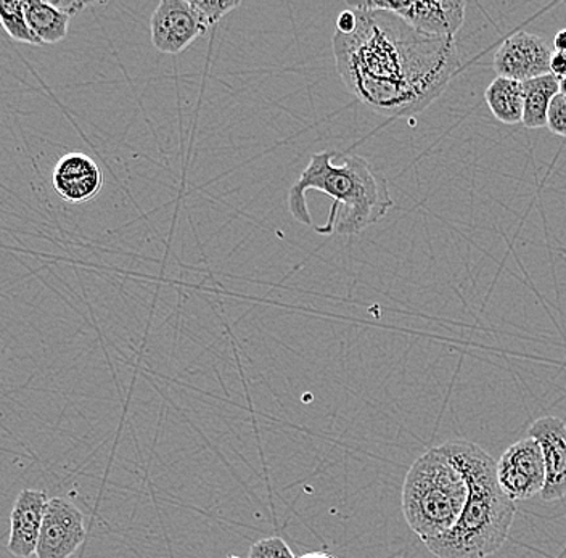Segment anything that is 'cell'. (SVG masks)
<instances>
[{"instance_id":"8992f818","label":"cell","mask_w":566,"mask_h":558,"mask_svg":"<svg viewBox=\"0 0 566 558\" xmlns=\"http://www.w3.org/2000/svg\"><path fill=\"white\" fill-rule=\"evenodd\" d=\"M371 10H387L428 36L454 38L465 21V0H437V2H389L369 0L359 2Z\"/></svg>"},{"instance_id":"603a6c76","label":"cell","mask_w":566,"mask_h":558,"mask_svg":"<svg viewBox=\"0 0 566 558\" xmlns=\"http://www.w3.org/2000/svg\"><path fill=\"white\" fill-rule=\"evenodd\" d=\"M560 94L566 98V80L560 81Z\"/></svg>"},{"instance_id":"7a4b0ae2","label":"cell","mask_w":566,"mask_h":558,"mask_svg":"<svg viewBox=\"0 0 566 558\" xmlns=\"http://www.w3.org/2000/svg\"><path fill=\"white\" fill-rule=\"evenodd\" d=\"M336 151L313 154L289 192V210L300 224H313L306 193L318 190L334 199L324 225H316L321 235H356L377 224L391 210L388 182L366 158L346 155L335 165Z\"/></svg>"},{"instance_id":"d6986e66","label":"cell","mask_w":566,"mask_h":558,"mask_svg":"<svg viewBox=\"0 0 566 558\" xmlns=\"http://www.w3.org/2000/svg\"><path fill=\"white\" fill-rule=\"evenodd\" d=\"M547 127L555 136L566 137V98L558 94L548 109Z\"/></svg>"},{"instance_id":"30bf717a","label":"cell","mask_w":566,"mask_h":558,"mask_svg":"<svg viewBox=\"0 0 566 558\" xmlns=\"http://www.w3.org/2000/svg\"><path fill=\"white\" fill-rule=\"evenodd\" d=\"M52 187L66 203H87L101 193L104 172L94 158L81 151H71L53 166Z\"/></svg>"},{"instance_id":"ffe728a7","label":"cell","mask_w":566,"mask_h":558,"mask_svg":"<svg viewBox=\"0 0 566 558\" xmlns=\"http://www.w3.org/2000/svg\"><path fill=\"white\" fill-rule=\"evenodd\" d=\"M551 73L554 74V76L557 77V80H566L565 54H558V52H555L554 56H552Z\"/></svg>"},{"instance_id":"ac0fdd59","label":"cell","mask_w":566,"mask_h":558,"mask_svg":"<svg viewBox=\"0 0 566 558\" xmlns=\"http://www.w3.org/2000/svg\"><path fill=\"white\" fill-rule=\"evenodd\" d=\"M250 558H296L289 544L282 538L256 540L251 546Z\"/></svg>"},{"instance_id":"e0dca14e","label":"cell","mask_w":566,"mask_h":558,"mask_svg":"<svg viewBox=\"0 0 566 558\" xmlns=\"http://www.w3.org/2000/svg\"><path fill=\"white\" fill-rule=\"evenodd\" d=\"M195 12L205 27L210 28L218 24L226 15L242 6L240 0H218V2H207V0H192Z\"/></svg>"},{"instance_id":"7c38bea8","label":"cell","mask_w":566,"mask_h":558,"mask_svg":"<svg viewBox=\"0 0 566 558\" xmlns=\"http://www.w3.org/2000/svg\"><path fill=\"white\" fill-rule=\"evenodd\" d=\"M45 491L23 489L17 497L10 515L9 552L13 557L28 558L38 550L42 523L48 510Z\"/></svg>"},{"instance_id":"ba28073f","label":"cell","mask_w":566,"mask_h":558,"mask_svg":"<svg viewBox=\"0 0 566 558\" xmlns=\"http://www.w3.org/2000/svg\"><path fill=\"white\" fill-rule=\"evenodd\" d=\"M207 31L192 0H161L150 20L151 44L161 54H180Z\"/></svg>"},{"instance_id":"4fadbf2b","label":"cell","mask_w":566,"mask_h":558,"mask_svg":"<svg viewBox=\"0 0 566 558\" xmlns=\"http://www.w3.org/2000/svg\"><path fill=\"white\" fill-rule=\"evenodd\" d=\"M88 6L77 0H24V17L42 45L59 44L69 36L71 19Z\"/></svg>"},{"instance_id":"9a60e30c","label":"cell","mask_w":566,"mask_h":558,"mask_svg":"<svg viewBox=\"0 0 566 558\" xmlns=\"http://www.w3.org/2000/svg\"><path fill=\"white\" fill-rule=\"evenodd\" d=\"M488 108L493 113L497 122L504 125H518L523 123V83L509 77L497 76L484 92Z\"/></svg>"},{"instance_id":"9c48e42d","label":"cell","mask_w":566,"mask_h":558,"mask_svg":"<svg viewBox=\"0 0 566 558\" xmlns=\"http://www.w3.org/2000/svg\"><path fill=\"white\" fill-rule=\"evenodd\" d=\"M86 538L80 508L63 497L49 501L39 538L38 558H70Z\"/></svg>"},{"instance_id":"44dd1931","label":"cell","mask_w":566,"mask_h":558,"mask_svg":"<svg viewBox=\"0 0 566 558\" xmlns=\"http://www.w3.org/2000/svg\"><path fill=\"white\" fill-rule=\"evenodd\" d=\"M554 51L558 52V54L566 55V30H562L560 33L555 34Z\"/></svg>"},{"instance_id":"2e32d148","label":"cell","mask_w":566,"mask_h":558,"mask_svg":"<svg viewBox=\"0 0 566 558\" xmlns=\"http://www.w3.org/2000/svg\"><path fill=\"white\" fill-rule=\"evenodd\" d=\"M0 21H2L3 30L13 41L21 44L42 45L39 39L34 36L30 30L24 17V0H3L0 3Z\"/></svg>"},{"instance_id":"cb8c5ba5","label":"cell","mask_w":566,"mask_h":558,"mask_svg":"<svg viewBox=\"0 0 566 558\" xmlns=\"http://www.w3.org/2000/svg\"><path fill=\"white\" fill-rule=\"evenodd\" d=\"M228 558H240V557H233V556H230V557H228Z\"/></svg>"},{"instance_id":"277c9868","label":"cell","mask_w":566,"mask_h":558,"mask_svg":"<svg viewBox=\"0 0 566 558\" xmlns=\"http://www.w3.org/2000/svg\"><path fill=\"white\" fill-rule=\"evenodd\" d=\"M469 499L465 476L442 448H431L407 472L402 514L422 543L454 528Z\"/></svg>"},{"instance_id":"8fae6325","label":"cell","mask_w":566,"mask_h":558,"mask_svg":"<svg viewBox=\"0 0 566 558\" xmlns=\"http://www.w3.org/2000/svg\"><path fill=\"white\" fill-rule=\"evenodd\" d=\"M530 436L539 443L546 462L547 482L541 497L557 503L566 496V425L558 417H543L531 425Z\"/></svg>"},{"instance_id":"5bb4252c","label":"cell","mask_w":566,"mask_h":558,"mask_svg":"<svg viewBox=\"0 0 566 558\" xmlns=\"http://www.w3.org/2000/svg\"><path fill=\"white\" fill-rule=\"evenodd\" d=\"M558 94H560V80L552 73L523 83V98H525L523 125L528 129L547 127L548 109Z\"/></svg>"},{"instance_id":"5b68a950","label":"cell","mask_w":566,"mask_h":558,"mask_svg":"<svg viewBox=\"0 0 566 558\" xmlns=\"http://www.w3.org/2000/svg\"><path fill=\"white\" fill-rule=\"evenodd\" d=\"M497 482L513 503L543 493L547 482L543 450L534 438L512 444L497 461Z\"/></svg>"},{"instance_id":"6da1fadb","label":"cell","mask_w":566,"mask_h":558,"mask_svg":"<svg viewBox=\"0 0 566 558\" xmlns=\"http://www.w3.org/2000/svg\"><path fill=\"white\" fill-rule=\"evenodd\" d=\"M349 7L356 24L332 39L349 94L391 118L417 115L444 94L460 70L454 38L428 36L387 10Z\"/></svg>"},{"instance_id":"7402d4cb","label":"cell","mask_w":566,"mask_h":558,"mask_svg":"<svg viewBox=\"0 0 566 558\" xmlns=\"http://www.w3.org/2000/svg\"><path fill=\"white\" fill-rule=\"evenodd\" d=\"M300 558H336L332 556V554L327 552H311V554H304V556H301Z\"/></svg>"},{"instance_id":"3957f363","label":"cell","mask_w":566,"mask_h":558,"mask_svg":"<svg viewBox=\"0 0 566 558\" xmlns=\"http://www.w3.org/2000/svg\"><path fill=\"white\" fill-rule=\"evenodd\" d=\"M441 448L465 476L469 499L454 528L424 546L437 558L494 556L509 538L516 510L499 485L497 462L470 441H449Z\"/></svg>"},{"instance_id":"52a82bcc","label":"cell","mask_w":566,"mask_h":558,"mask_svg":"<svg viewBox=\"0 0 566 558\" xmlns=\"http://www.w3.org/2000/svg\"><path fill=\"white\" fill-rule=\"evenodd\" d=\"M554 45L537 34L518 31L502 42L494 56V72L509 80L526 81L551 74Z\"/></svg>"}]
</instances>
